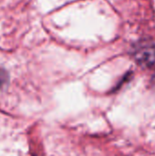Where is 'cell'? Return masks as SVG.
Segmentation results:
<instances>
[{"label":"cell","instance_id":"cell-1","mask_svg":"<svg viewBox=\"0 0 155 156\" xmlns=\"http://www.w3.org/2000/svg\"><path fill=\"white\" fill-rule=\"evenodd\" d=\"M133 55L140 64L151 66L155 63V45L148 41L141 42L135 47Z\"/></svg>","mask_w":155,"mask_h":156},{"label":"cell","instance_id":"cell-2","mask_svg":"<svg viewBox=\"0 0 155 156\" xmlns=\"http://www.w3.org/2000/svg\"><path fill=\"white\" fill-rule=\"evenodd\" d=\"M7 74H6V72L3 69H1L0 68V90L5 86V84L6 83V81H7Z\"/></svg>","mask_w":155,"mask_h":156}]
</instances>
